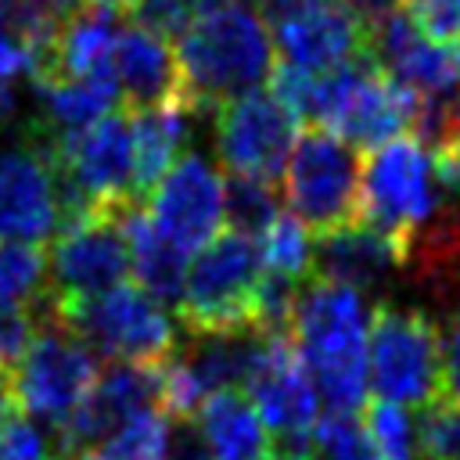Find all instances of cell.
<instances>
[{"instance_id":"6da1fadb","label":"cell","mask_w":460,"mask_h":460,"mask_svg":"<svg viewBox=\"0 0 460 460\" xmlns=\"http://www.w3.org/2000/svg\"><path fill=\"white\" fill-rule=\"evenodd\" d=\"M180 101L198 115L230 97L262 90L273 68V40L255 7H223L187 22L176 47Z\"/></svg>"},{"instance_id":"7a4b0ae2","label":"cell","mask_w":460,"mask_h":460,"mask_svg":"<svg viewBox=\"0 0 460 460\" xmlns=\"http://www.w3.org/2000/svg\"><path fill=\"white\" fill-rule=\"evenodd\" d=\"M417 93L392 79L374 54H363L341 68L313 75L305 122L323 126L356 151H370L399 133H406L417 119Z\"/></svg>"},{"instance_id":"3957f363","label":"cell","mask_w":460,"mask_h":460,"mask_svg":"<svg viewBox=\"0 0 460 460\" xmlns=\"http://www.w3.org/2000/svg\"><path fill=\"white\" fill-rule=\"evenodd\" d=\"M50 316L72 331L93 356L115 363H155L176 349L172 316L140 284H115L93 295L54 298L47 295Z\"/></svg>"},{"instance_id":"277c9868","label":"cell","mask_w":460,"mask_h":460,"mask_svg":"<svg viewBox=\"0 0 460 460\" xmlns=\"http://www.w3.org/2000/svg\"><path fill=\"white\" fill-rule=\"evenodd\" d=\"M367 385L377 399L406 410L442 399V334L424 309L392 302L370 309Z\"/></svg>"},{"instance_id":"5b68a950","label":"cell","mask_w":460,"mask_h":460,"mask_svg":"<svg viewBox=\"0 0 460 460\" xmlns=\"http://www.w3.org/2000/svg\"><path fill=\"white\" fill-rule=\"evenodd\" d=\"M438 208L435 165L420 137L399 133L367 151L359 165L356 219L370 223L399 248L431 219Z\"/></svg>"},{"instance_id":"8992f818","label":"cell","mask_w":460,"mask_h":460,"mask_svg":"<svg viewBox=\"0 0 460 460\" xmlns=\"http://www.w3.org/2000/svg\"><path fill=\"white\" fill-rule=\"evenodd\" d=\"M262 273L259 241L244 234H216L183 273L176 313L187 334H219L252 327V295Z\"/></svg>"},{"instance_id":"52a82bcc","label":"cell","mask_w":460,"mask_h":460,"mask_svg":"<svg viewBox=\"0 0 460 460\" xmlns=\"http://www.w3.org/2000/svg\"><path fill=\"white\" fill-rule=\"evenodd\" d=\"M280 176L291 216L309 234H323L356 219L359 158L356 147L331 129L309 126L305 133H298Z\"/></svg>"},{"instance_id":"ba28073f","label":"cell","mask_w":460,"mask_h":460,"mask_svg":"<svg viewBox=\"0 0 460 460\" xmlns=\"http://www.w3.org/2000/svg\"><path fill=\"white\" fill-rule=\"evenodd\" d=\"M7 377L14 410L43 417L58 428L97 377V356L72 331H65L43 302L40 327L25 352L7 367Z\"/></svg>"},{"instance_id":"9c48e42d","label":"cell","mask_w":460,"mask_h":460,"mask_svg":"<svg viewBox=\"0 0 460 460\" xmlns=\"http://www.w3.org/2000/svg\"><path fill=\"white\" fill-rule=\"evenodd\" d=\"M295 137V111L284 108L270 90H248L216 108V155L226 172L277 183Z\"/></svg>"},{"instance_id":"30bf717a","label":"cell","mask_w":460,"mask_h":460,"mask_svg":"<svg viewBox=\"0 0 460 460\" xmlns=\"http://www.w3.org/2000/svg\"><path fill=\"white\" fill-rule=\"evenodd\" d=\"M32 140V137H29ZM50 155V162L72 176V183L104 212H115L133 198V151H129V119L122 111H108L90 126L58 137L50 144L32 140Z\"/></svg>"},{"instance_id":"8fae6325","label":"cell","mask_w":460,"mask_h":460,"mask_svg":"<svg viewBox=\"0 0 460 460\" xmlns=\"http://www.w3.org/2000/svg\"><path fill=\"white\" fill-rule=\"evenodd\" d=\"M165 359V356H162ZM162 359L155 363H111L97 370L83 399L58 424V453L68 460L79 449L101 442L129 417L144 410H162Z\"/></svg>"},{"instance_id":"7c38bea8","label":"cell","mask_w":460,"mask_h":460,"mask_svg":"<svg viewBox=\"0 0 460 460\" xmlns=\"http://www.w3.org/2000/svg\"><path fill=\"white\" fill-rule=\"evenodd\" d=\"M244 395L284 449H302L320 420V395L291 334L266 338L262 356L244 381Z\"/></svg>"},{"instance_id":"4fadbf2b","label":"cell","mask_w":460,"mask_h":460,"mask_svg":"<svg viewBox=\"0 0 460 460\" xmlns=\"http://www.w3.org/2000/svg\"><path fill=\"white\" fill-rule=\"evenodd\" d=\"M151 223L180 252H198L219 234L223 223V176L201 155L176 158L147 190Z\"/></svg>"},{"instance_id":"5bb4252c","label":"cell","mask_w":460,"mask_h":460,"mask_svg":"<svg viewBox=\"0 0 460 460\" xmlns=\"http://www.w3.org/2000/svg\"><path fill=\"white\" fill-rule=\"evenodd\" d=\"M129 252L119 226V212H97L75 226L58 230V241L47 255V291L54 298L93 295L126 280Z\"/></svg>"},{"instance_id":"9a60e30c","label":"cell","mask_w":460,"mask_h":460,"mask_svg":"<svg viewBox=\"0 0 460 460\" xmlns=\"http://www.w3.org/2000/svg\"><path fill=\"white\" fill-rule=\"evenodd\" d=\"M273 43L284 65L313 75L374 54L370 29L338 0H316L291 14H280L273 25Z\"/></svg>"},{"instance_id":"2e32d148","label":"cell","mask_w":460,"mask_h":460,"mask_svg":"<svg viewBox=\"0 0 460 460\" xmlns=\"http://www.w3.org/2000/svg\"><path fill=\"white\" fill-rule=\"evenodd\" d=\"M58 234L54 165L32 140L0 155V241L40 244Z\"/></svg>"},{"instance_id":"e0dca14e","label":"cell","mask_w":460,"mask_h":460,"mask_svg":"<svg viewBox=\"0 0 460 460\" xmlns=\"http://www.w3.org/2000/svg\"><path fill=\"white\" fill-rule=\"evenodd\" d=\"M370 50L377 65L417 97H435L460 83V47L424 40L399 7L370 29Z\"/></svg>"},{"instance_id":"ac0fdd59","label":"cell","mask_w":460,"mask_h":460,"mask_svg":"<svg viewBox=\"0 0 460 460\" xmlns=\"http://www.w3.org/2000/svg\"><path fill=\"white\" fill-rule=\"evenodd\" d=\"M119 14H126V11L111 7V4H93V0H83L75 11H65L36 75L115 79L111 75V47L122 29Z\"/></svg>"},{"instance_id":"d6986e66","label":"cell","mask_w":460,"mask_h":460,"mask_svg":"<svg viewBox=\"0 0 460 460\" xmlns=\"http://www.w3.org/2000/svg\"><path fill=\"white\" fill-rule=\"evenodd\" d=\"M399 270H402V248L363 219H349L334 230L316 234L313 241V277H327L356 291H370L388 284L392 273Z\"/></svg>"},{"instance_id":"ffe728a7","label":"cell","mask_w":460,"mask_h":460,"mask_svg":"<svg viewBox=\"0 0 460 460\" xmlns=\"http://www.w3.org/2000/svg\"><path fill=\"white\" fill-rule=\"evenodd\" d=\"M111 75L126 111L180 101V68L169 40L144 22L122 25L111 47Z\"/></svg>"},{"instance_id":"44dd1931","label":"cell","mask_w":460,"mask_h":460,"mask_svg":"<svg viewBox=\"0 0 460 460\" xmlns=\"http://www.w3.org/2000/svg\"><path fill=\"white\" fill-rule=\"evenodd\" d=\"M126 119H129V151H133V198L140 201L158 183V176L176 162L194 111L183 101H165L151 108H133L126 111Z\"/></svg>"},{"instance_id":"7402d4cb","label":"cell","mask_w":460,"mask_h":460,"mask_svg":"<svg viewBox=\"0 0 460 460\" xmlns=\"http://www.w3.org/2000/svg\"><path fill=\"white\" fill-rule=\"evenodd\" d=\"M119 226H122V237H126L129 270L137 273V284L151 298H158L162 305H176L180 291H183L187 252H180L169 237H162L137 201L119 208Z\"/></svg>"},{"instance_id":"603a6c76","label":"cell","mask_w":460,"mask_h":460,"mask_svg":"<svg viewBox=\"0 0 460 460\" xmlns=\"http://www.w3.org/2000/svg\"><path fill=\"white\" fill-rule=\"evenodd\" d=\"M212 460H262L270 449V431L241 388L212 392L194 413Z\"/></svg>"},{"instance_id":"cb8c5ba5","label":"cell","mask_w":460,"mask_h":460,"mask_svg":"<svg viewBox=\"0 0 460 460\" xmlns=\"http://www.w3.org/2000/svg\"><path fill=\"white\" fill-rule=\"evenodd\" d=\"M402 270L413 273L435 298H460V212L435 208L431 219L406 241Z\"/></svg>"},{"instance_id":"d4e9b609","label":"cell","mask_w":460,"mask_h":460,"mask_svg":"<svg viewBox=\"0 0 460 460\" xmlns=\"http://www.w3.org/2000/svg\"><path fill=\"white\" fill-rule=\"evenodd\" d=\"M165 442H169V413L155 406L129 417L122 428H115L111 435L79 449L68 460H165Z\"/></svg>"},{"instance_id":"484cf974","label":"cell","mask_w":460,"mask_h":460,"mask_svg":"<svg viewBox=\"0 0 460 460\" xmlns=\"http://www.w3.org/2000/svg\"><path fill=\"white\" fill-rule=\"evenodd\" d=\"M277 216H280V201H277L270 180L226 172V180H223V223H226V230L255 241L266 234V226Z\"/></svg>"},{"instance_id":"4316f807","label":"cell","mask_w":460,"mask_h":460,"mask_svg":"<svg viewBox=\"0 0 460 460\" xmlns=\"http://www.w3.org/2000/svg\"><path fill=\"white\" fill-rule=\"evenodd\" d=\"M47 298V255L40 244L0 241V305H40Z\"/></svg>"},{"instance_id":"83f0119b","label":"cell","mask_w":460,"mask_h":460,"mask_svg":"<svg viewBox=\"0 0 460 460\" xmlns=\"http://www.w3.org/2000/svg\"><path fill=\"white\" fill-rule=\"evenodd\" d=\"M259 255L262 270L284 273L291 280H305L313 273V237L291 212H280L266 226V234L259 237Z\"/></svg>"},{"instance_id":"f1b7e54d","label":"cell","mask_w":460,"mask_h":460,"mask_svg":"<svg viewBox=\"0 0 460 460\" xmlns=\"http://www.w3.org/2000/svg\"><path fill=\"white\" fill-rule=\"evenodd\" d=\"M363 431L381 460H420L417 417L406 406L374 399L370 406H363Z\"/></svg>"},{"instance_id":"f546056e","label":"cell","mask_w":460,"mask_h":460,"mask_svg":"<svg viewBox=\"0 0 460 460\" xmlns=\"http://www.w3.org/2000/svg\"><path fill=\"white\" fill-rule=\"evenodd\" d=\"M305 460H381V456L352 413H327L309 431Z\"/></svg>"},{"instance_id":"4dcf8cb0","label":"cell","mask_w":460,"mask_h":460,"mask_svg":"<svg viewBox=\"0 0 460 460\" xmlns=\"http://www.w3.org/2000/svg\"><path fill=\"white\" fill-rule=\"evenodd\" d=\"M417 446L420 460H460V402L435 399L417 417Z\"/></svg>"},{"instance_id":"1f68e13d","label":"cell","mask_w":460,"mask_h":460,"mask_svg":"<svg viewBox=\"0 0 460 460\" xmlns=\"http://www.w3.org/2000/svg\"><path fill=\"white\" fill-rule=\"evenodd\" d=\"M406 22L438 47H460V0H399Z\"/></svg>"},{"instance_id":"d6a6232c","label":"cell","mask_w":460,"mask_h":460,"mask_svg":"<svg viewBox=\"0 0 460 460\" xmlns=\"http://www.w3.org/2000/svg\"><path fill=\"white\" fill-rule=\"evenodd\" d=\"M0 460H65V456L47 446L43 431L29 424L25 413L11 410L0 420Z\"/></svg>"},{"instance_id":"836d02e7","label":"cell","mask_w":460,"mask_h":460,"mask_svg":"<svg viewBox=\"0 0 460 460\" xmlns=\"http://www.w3.org/2000/svg\"><path fill=\"white\" fill-rule=\"evenodd\" d=\"M165 460H212L208 442L194 417H169V442Z\"/></svg>"},{"instance_id":"e575fe53","label":"cell","mask_w":460,"mask_h":460,"mask_svg":"<svg viewBox=\"0 0 460 460\" xmlns=\"http://www.w3.org/2000/svg\"><path fill=\"white\" fill-rule=\"evenodd\" d=\"M442 395L460 402V309L449 316L442 338Z\"/></svg>"},{"instance_id":"d590c367","label":"cell","mask_w":460,"mask_h":460,"mask_svg":"<svg viewBox=\"0 0 460 460\" xmlns=\"http://www.w3.org/2000/svg\"><path fill=\"white\" fill-rule=\"evenodd\" d=\"M341 7H349L367 29H374L381 18H388L395 7H399V0H338Z\"/></svg>"},{"instance_id":"8d00e7d4","label":"cell","mask_w":460,"mask_h":460,"mask_svg":"<svg viewBox=\"0 0 460 460\" xmlns=\"http://www.w3.org/2000/svg\"><path fill=\"white\" fill-rule=\"evenodd\" d=\"M305 4H316V0H259V7H262V11H270L273 18H280V14H291V11L305 7Z\"/></svg>"},{"instance_id":"74e56055","label":"cell","mask_w":460,"mask_h":460,"mask_svg":"<svg viewBox=\"0 0 460 460\" xmlns=\"http://www.w3.org/2000/svg\"><path fill=\"white\" fill-rule=\"evenodd\" d=\"M14 410V399H11V377H7V367H0V420Z\"/></svg>"},{"instance_id":"f35d334b","label":"cell","mask_w":460,"mask_h":460,"mask_svg":"<svg viewBox=\"0 0 460 460\" xmlns=\"http://www.w3.org/2000/svg\"><path fill=\"white\" fill-rule=\"evenodd\" d=\"M237 0H190V11H194V18H201V14H212V11H223V7H234Z\"/></svg>"},{"instance_id":"ab89813d","label":"cell","mask_w":460,"mask_h":460,"mask_svg":"<svg viewBox=\"0 0 460 460\" xmlns=\"http://www.w3.org/2000/svg\"><path fill=\"white\" fill-rule=\"evenodd\" d=\"M36 4H40V7H47L50 14H65V11L72 7V0H36Z\"/></svg>"},{"instance_id":"60d3db41","label":"cell","mask_w":460,"mask_h":460,"mask_svg":"<svg viewBox=\"0 0 460 460\" xmlns=\"http://www.w3.org/2000/svg\"><path fill=\"white\" fill-rule=\"evenodd\" d=\"M93 4H111V7H119V11H133L137 0H93Z\"/></svg>"}]
</instances>
